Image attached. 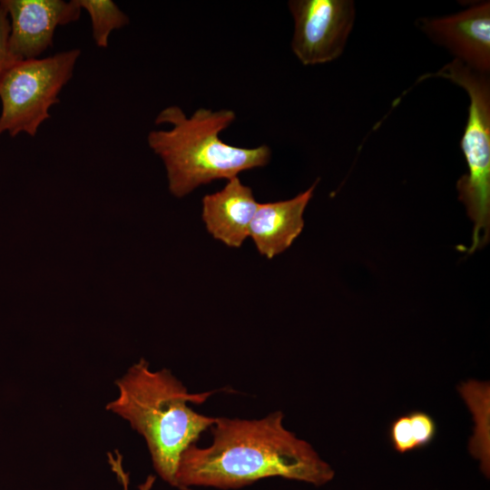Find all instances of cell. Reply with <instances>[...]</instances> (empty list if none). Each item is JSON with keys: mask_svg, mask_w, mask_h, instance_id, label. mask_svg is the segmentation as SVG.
Here are the masks:
<instances>
[{"mask_svg": "<svg viewBox=\"0 0 490 490\" xmlns=\"http://www.w3.org/2000/svg\"><path fill=\"white\" fill-rule=\"evenodd\" d=\"M417 449L430 445L435 439L437 426L435 419L428 413L421 410L408 412Z\"/></svg>", "mask_w": 490, "mask_h": 490, "instance_id": "14", "label": "cell"}, {"mask_svg": "<svg viewBox=\"0 0 490 490\" xmlns=\"http://www.w3.org/2000/svg\"><path fill=\"white\" fill-rule=\"evenodd\" d=\"M235 120L236 113L230 109L199 108L188 117L178 105H170L159 113L155 123H169L172 128L151 131L147 142L163 162L172 195L182 198L201 185L228 181L269 163L268 145L243 148L220 138Z\"/></svg>", "mask_w": 490, "mask_h": 490, "instance_id": "3", "label": "cell"}, {"mask_svg": "<svg viewBox=\"0 0 490 490\" xmlns=\"http://www.w3.org/2000/svg\"><path fill=\"white\" fill-rule=\"evenodd\" d=\"M318 181L292 199L259 203L250 226V237L268 259L287 250L304 227L303 213Z\"/></svg>", "mask_w": 490, "mask_h": 490, "instance_id": "10", "label": "cell"}, {"mask_svg": "<svg viewBox=\"0 0 490 490\" xmlns=\"http://www.w3.org/2000/svg\"><path fill=\"white\" fill-rule=\"evenodd\" d=\"M294 22L291 50L304 65L332 62L339 57L354 25L351 0H290Z\"/></svg>", "mask_w": 490, "mask_h": 490, "instance_id": "6", "label": "cell"}, {"mask_svg": "<svg viewBox=\"0 0 490 490\" xmlns=\"http://www.w3.org/2000/svg\"><path fill=\"white\" fill-rule=\"evenodd\" d=\"M10 22L9 46L17 61L40 58L53 45L59 25L75 22L82 8L77 0H2Z\"/></svg>", "mask_w": 490, "mask_h": 490, "instance_id": "7", "label": "cell"}, {"mask_svg": "<svg viewBox=\"0 0 490 490\" xmlns=\"http://www.w3.org/2000/svg\"><path fill=\"white\" fill-rule=\"evenodd\" d=\"M91 19L93 38L101 48L108 46L109 36L113 30L129 24V17L111 0H77Z\"/></svg>", "mask_w": 490, "mask_h": 490, "instance_id": "12", "label": "cell"}, {"mask_svg": "<svg viewBox=\"0 0 490 490\" xmlns=\"http://www.w3.org/2000/svg\"><path fill=\"white\" fill-rule=\"evenodd\" d=\"M250 187L238 176L227 181L226 185L202 199L201 218L211 236L231 248H240L250 237V226L257 211Z\"/></svg>", "mask_w": 490, "mask_h": 490, "instance_id": "9", "label": "cell"}, {"mask_svg": "<svg viewBox=\"0 0 490 490\" xmlns=\"http://www.w3.org/2000/svg\"><path fill=\"white\" fill-rule=\"evenodd\" d=\"M117 397L106 409L126 420L145 440L152 465L162 480L177 487L183 452L216 421L194 411L214 393L189 394L169 369L153 371L141 358L115 381Z\"/></svg>", "mask_w": 490, "mask_h": 490, "instance_id": "2", "label": "cell"}, {"mask_svg": "<svg viewBox=\"0 0 490 490\" xmlns=\"http://www.w3.org/2000/svg\"><path fill=\"white\" fill-rule=\"evenodd\" d=\"M469 380L459 387V392L466 401L475 418V435L471 437L469 449L471 454L481 461V468L489 475V385L484 382Z\"/></svg>", "mask_w": 490, "mask_h": 490, "instance_id": "11", "label": "cell"}, {"mask_svg": "<svg viewBox=\"0 0 490 490\" xmlns=\"http://www.w3.org/2000/svg\"><path fill=\"white\" fill-rule=\"evenodd\" d=\"M283 417L280 411L253 420L216 417L211 445H192L181 455L177 487L240 488L271 476L315 485L332 480L334 470L310 444L284 427Z\"/></svg>", "mask_w": 490, "mask_h": 490, "instance_id": "1", "label": "cell"}, {"mask_svg": "<svg viewBox=\"0 0 490 490\" xmlns=\"http://www.w3.org/2000/svg\"><path fill=\"white\" fill-rule=\"evenodd\" d=\"M108 460L109 465L112 468V471L115 474L118 481L121 483L122 486V490H129V474L125 472L123 466H122V457L121 454L118 451H115L114 454L109 453L108 454ZM155 481V477L153 475H149L145 482L142 485H140L139 489L140 490H151L152 487V485Z\"/></svg>", "mask_w": 490, "mask_h": 490, "instance_id": "16", "label": "cell"}, {"mask_svg": "<svg viewBox=\"0 0 490 490\" xmlns=\"http://www.w3.org/2000/svg\"><path fill=\"white\" fill-rule=\"evenodd\" d=\"M417 26L456 60L485 74L490 71V3L478 2L446 16L422 17Z\"/></svg>", "mask_w": 490, "mask_h": 490, "instance_id": "8", "label": "cell"}, {"mask_svg": "<svg viewBox=\"0 0 490 490\" xmlns=\"http://www.w3.org/2000/svg\"><path fill=\"white\" fill-rule=\"evenodd\" d=\"M79 49L44 58L17 61L0 79V135L22 132L34 136L59 103V93L71 80Z\"/></svg>", "mask_w": 490, "mask_h": 490, "instance_id": "5", "label": "cell"}, {"mask_svg": "<svg viewBox=\"0 0 490 490\" xmlns=\"http://www.w3.org/2000/svg\"><path fill=\"white\" fill-rule=\"evenodd\" d=\"M10 22L6 9L0 4V79L17 60L9 46Z\"/></svg>", "mask_w": 490, "mask_h": 490, "instance_id": "15", "label": "cell"}, {"mask_svg": "<svg viewBox=\"0 0 490 490\" xmlns=\"http://www.w3.org/2000/svg\"><path fill=\"white\" fill-rule=\"evenodd\" d=\"M388 437L393 449L400 454L417 450L408 413L398 416L390 423Z\"/></svg>", "mask_w": 490, "mask_h": 490, "instance_id": "13", "label": "cell"}, {"mask_svg": "<svg viewBox=\"0 0 490 490\" xmlns=\"http://www.w3.org/2000/svg\"><path fill=\"white\" fill-rule=\"evenodd\" d=\"M433 76L447 79L468 94V116L460 141L468 172L456 182L458 199L474 222L469 253L484 247L490 233V82L479 73L454 59Z\"/></svg>", "mask_w": 490, "mask_h": 490, "instance_id": "4", "label": "cell"}]
</instances>
